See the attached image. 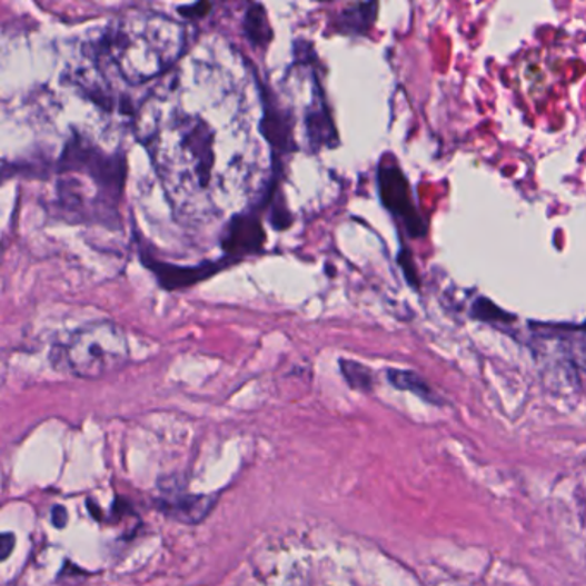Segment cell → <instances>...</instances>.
<instances>
[{
  "instance_id": "cell-3",
  "label": "cell",
  "mask_w": 586,
  "mask_h": 586,
  "mask_svg": "<svg viewBox=\"0 0 586 586\" xmlns=\"http://www.w3.org/2000/svg\"><path fill=\"white\" fill-rule=\"evenodd\" d=\"M50 359L75 377L102 378L128 364V337L113 321H93L76 329L64 345L53 346Z\"/></svg>"
},
{
  "instance_id": "cell-15",
  "label": "cell",
  "mask_w": 586,
  "mask_h": 586,
  "mask_svg": "<svg viewBox=\"0 0 586 586\" xmlns=\"http://www.w3.org/2000/svg\"><path fill=\"white\" fill-rule=\"evenodd\" d=\"M339 365L346 383L352 389L364 390V393H370L374 389V374H371L370 368L358 364V361H351V359H340Z\"/></svg>"
},
{
  "instance_id": "cell-6",
  "label": "cell",
  "mask_w": 586,
  "mask_h": 586,
  "mask_svg": "<svg viewBox=\"0 0 586 586\" xmlns=\"http://www.w3.org/2000/svg\"><path fill=\"white\" fill-rule=\"evenodd\" d=\"M145 267L156 274L160 286L167 291H176V289L191 288L195 284L208 279V277L216 276L219 270L226 269L227 265H231L232 258H224V260L207 261V264L197 265V267H179V265L166 264V261L157 260L151 254L143 251L141 254Z\"/></svg>"
},
{
  "instance_id": "cell-11",
  "label": "cell",
  "mask_w": 586,
  "mask_h": 586,
  "mask_svg": "<svg viewBox=\"0 0 586 586\" xmlns=\"http://www.w3.org/2000/svg\"><path fill=\"white\" fill-rule=\"evenodd\" d=\"M216 499L207 496H185V494H175V496L163 497L160 500V509L169 518L178 519L188 525L200 523L207 518L208 513L212 510Z\"/></svg>"
},
{
  "instance_id": "cell-7",
  "label": "cell",
  "mask_w": 586,
  "mask_h": 586,
  "mask_svg": "<svg viewBox=\"0 0 586 586\" xmlns=\"http://www.w3.org/2000/svg\"><path fill=\"white\" fill-rule=\"evenodd\" d=\"M267 236L257 216L241 213L232 217L224 229L222 248L227 258L238 261L245 255L260 254Z\"/></svg>"
},
{
  "instance_id": "cell-2",
  "label": "cell",
  "mask_w": 586,
  "mask_h": 586,
  "mask_svg": "<svg viewBox=\"0 0 586 586\" xmlns=\"http://www.w3.org/2000/svg\"><path fill=\"white\" fill-rule=\"evenodd\" d=\"M166 141L159 143L153 156L157 169L167 188L179 181V189L193 186L195 191L207 189L212 176L216 153H213V132L200 118H181L163 132Z\"/></svg>"
},
{
  "instance_id": "cell-8",
  "label": "cell",
  "mask_w": 586,
  "mask_h": 586,
  "mask_svg": "<svg viewBox=\"0 0 586 586\" xmlns=\"http://www.w3.org/2000/svg\"><path fill=\"white\" fill-rule=\"evenodd\" d=\"M305 131H307L310 147L315 151L320 150V148H334L339 143L332 116H330L329 107H327L318 85L315 87L314 103L308 107L307 113H305Z\"/></svg>"
},
{
  "instance_id": "cell-4",
  "label": "cell",
  "mask_w": 586,
  "mask_h": 586,
  "mask_svg": "<svg viewBox=\"0 0 586 586\" xmlns=\"http://www.w3.org/2000/svg\"><path fill=\"white\" fill-rule=\"evenodd\" d=\"M57 172L83 175L110 200L119 203L126 182V159L121 151L109 153L87 138L75 137L62 151Z\"/></svg>"
},
{
  "instance_id": "cell-1",
  "label": "cell",
  "mask_w": 586,
  "mask_h": 586,
  "mask_svg": "<svg viewBox=\"0 0 586 586\" xmlns=\"http://www.w3.org/2000/svg\"><path fill=\"white\" fill-rule=\"evenodd\" d=\"M186 30L159 12H126L93 43L97 64H109L128 85L156 80L185 52Z\"/></svg>"
},
{
  "instance_id": "cell-16",
  "label": "cell",
  "mask_w": 586,
  "mask_h": 586,
  "mask_svg": "<svg viewBox=\"0 0 586 586\" xmlns=\"http://www.w3.org/2000/svg\"><path fill=\"white\" fill-rule=\"evenodd\" d=\"M473 315H475V318H478V320H515V317H513V315L506 314V311L500 310V308H497L494 302L488 301V299L485 298H480L477 302H475V307H473Z\"/></svg>"
},
{
  "instance_id": "cell-14",
  "label": "cell",
  "mask_w": 586,
  "mask_h": 586,
  "mask_svg": "<svg viewBox=\"0 0 586 586\" xmlns=\"http://www.w3.org/2000/svg\"><path fill=\"white\" fill-rule=\"evenodd\" d=\"M245 33L250 42L260 49H267L272 42L274 31L270 28L269 16L264 6L254 4L245 14Z\"/></svg>"
},
{
  "instance_id": "cell-12",
  "label": "cell",
  "mask_w": 586,
  "mask_h": 586,
  "mask_svg": "<svg viewBox=\"0 0 586 586\" xmlns=\"http://www.w3.org/2000/svg\"><path fill=\"white\" fill-rule=\"evenodd\" d=\"M377 2L346 6L337 14L336 21H334V30L337 33L352 34V37L367 34L370 28L374 27L375 21H377Z\"/></svg>"
},
{
  "instance_id": "cell-9",
  "label": "cell",
  "mask_w": 586,
  "mask_h": 586,
  "mask_svg": "<svg viewBox=\"0 0 586 586\" xmlns=\"http://www.w3.org/2000/svg\"><path fill=\"white\" fill-rule=\"evenodd\" d=\"M261 131L276 150H295L292 138L291 116L279 106L277 100L265 99V116L261 121Z\"/></svg>"
},
{
  "instance_id": "cell-10",
  "label": "cell",
  "mask_w": 586,
  "mask_h": 586,
  "mask_svg": "<svg viewBox=\"0 0 586 586\" xmlns=\"http://www.w3.org/2000/svg\"><path fill=\"white\" fill-rule=\"evenodd\" d=\"M542 337L557 340L564 355L576 368L586 374V324L583 326H538Z\"/></svg>"
},
{
  "instance_id": "cell-17",
  "label": "cell",
  "mask_w": 586,
  "mask_h": 586,
  "mask_svg": "<svg viewBox=\"0 0 586 586\" xmlns=\"http://www.w3.org/2000/svg\"><path fill=\"white\" fill-rule=\"evenodd\" d=\"M210 11H212V4H208V2H198L195 6H182V8H178L179 14L189 19L205 18Z\"/></svg>"
},
{
  "instance_id": "cell-13",
  "label": "cell",
  "mask_w": 586,
  "mask_h": 586,
  "mask_svg": "<svg viewBox=\"0 0 586 586\" xmlns=\"http://www.w3.org/2000/svg\"><path fill=\"white\" fill-rule=\"evenodd\" d=\"M387 378L396 389L408 390V393L415 394V396L421 397L424 401L430 403V405H444L443 397L435 393L425 378L415 371L408 370H389L387 371Z\"/></svg>"
},
{
  "instance_id": "cell-5",
  "label": "cell",
  "mask_w": 586,
  "mask_h": 586,
  "mask_svg": "<svg viewBox=\"0 0 586 586\" xmlns=\"http://www.w3.org/2000/svg\"><path fill=\"white\" fill-rule=\"evenodd\" d=\"M378 191L380 200L396 219L405 224L411 238H421L427 232V222L421 219L413 201L408 179L396 162L384 160L378 167Z\"/></svg>"
},
{
  "instance_id": "cell-18",
  "label": "cell",
  "mask_w": 586,
  "mask_h": 586,
  "mask_svg": "<svg viewBox=\"0 0 586 586\" xmlns=\"http://www.w3.org/2000/svg\"><path fill=\"white\" fill-rule=\"evenodd\" d=\"M12 547H14V538H12V535H4V544H2V553H0L2 559H8Z\"/></svg>"
}]
</instances>
